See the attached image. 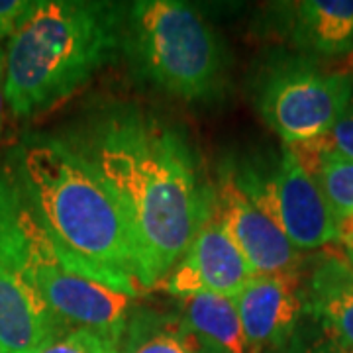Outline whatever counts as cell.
Here are the masks:
<instances>
[{"label":"cell","mask_w":353,"mask_h":353,"mask_svg":"<svg viewBox=\"0 0 353 353\" xmlns=\"http://www.w3.org/2000/svg\"><path fill=\"white\" fill-rule=\"evenodd\" d=\"M61 139L112 194L134 243L139 285L155 289L214 210V183L189 139L128 102L83 116Z\"/></svg>","instance_id":"cell-1"},{"label":"cell","mask_w":353,"mask_h":353,"mask_svg":"<svg viewBox=\"0 0 353 353\" xmlns=\"http://www.w3.org/2000/svg\"><path fill=\"white\" fill-rule=\"evenodd\" d=\"M39 220L104 285L139 299L134 243L112 194L61 136L30 134L6 155Z\"/></svg>","instance_id":"cell-2"},{"label":"cell","mask_w":353,"mask_h":353,"mask_svg":"<svg viewBox=\"0 0 353 353\" xmlns=\"http://www.w3.org/2000/svg\"><path fill=\"white\" fill-rule=\"evenodd\" d=\"M126 6L90 0H34L4 50V99L16 118L50 112L122 46Z\"/></svg>","instance_id":"cell-3"},{"label":"cell","mask_w":353,"mask_h":353,"mask_svg":"<svg viewBox=\"0 0 353 353\" xmlns=\"http://www.w3.org/2000/svg\"><path fill=\"white\" fill-rule=\"evenodd\" d=\"M0 267L38 290L71 328L122 343L138 299L104 285L53 240L8 159L0 161Z\"/></svg>","instance_id":"cell-4"},{"label":"cell","mask_w":353,"mask_h":353,"mask_svg":"<svg viewBox=\"0 0 353 353\" xmlns=\"http://www.w3.org/2000/svg\"><path fill=\"white\" fill-rule=\"evenodd\" d=\"M120 48L138 79L173 99L210 104L226 94V43L214 26L187 2L128 4Z\"/></svg>","instance_id":"cell-5"},{"label":"cell","mask_w":353,"mask_h":353,"mask_svg":"<svg viewBox=\"0 0 353 353\" xmlns=\"http://www.w3.org/2000/svg\"><path fill=\"white\" fill-rule=\"evenodd\" d=\"M224 167L299 252L340 241L338 222L324 192L289 148L273 155H250Z\"/></svg>","instance_id":"cell-6"},{"label":"cell","mask_w":353,"mask_h":353,"mask_svg":"<svg viewBox=\"0 0 353 353\" xmlns=\"http://www.w3.org/2000/svg\"><path fill=\"white\" fill-rule=\"evenodd\" d=\"M353 101V77L326 71L308 59H283L265 69L255 92L263 122L285 145L328 134Z\"/></svg>","instance_id":"cell-7"},{"label":"cell","mask_w":353,"mask_h":353,"mask_svg":"<svg viewBox=\"0 0 353 353\" xmlns=\"http://www.w3.org/2000/svg\"><path fill=\"white\" fill-rule=\"evenodd\" d=\"M257 273L230 238L216 214L206 218L187 252L157 285L176 301L196 294H220L234 299Z\"/></svg>","instance_id":"cell-8"},{"label":"cell","mask_w":353,"mask_h":353,"mask_svg":"<svg viewBox=\"0 0 353 353\" xmlns=\"http://www.w3.org/2000/svg\"><path fill=\"white\" fill-rule=\"evenodd\" d=\"M214 204L216 214L230 238L257 275L303 271V252H299L283 230L257 208L248 194H243L226 167H222L214 181Z\"/></svg>","instance_id":"cell-9"},{"label":"cell","mask_w":353,"mask_h":353,"mask_svg":"<svg viewBox=\"0 0 353 353\" xmlns=\"http://www.w3.org/2000/svg\"><path fill=\"white\" fill-rule=\"evenodd\" d=\"M250 353L281 347L306 310L303 271L257 275L234 296Z\"/></svg>","instance_id":"cell-10"},{"label":"cell","mask_w":353,"mask_h":353,"mask_svg":"<svg viewBox=\"0 0 353 353\" xmlns=\"http://www.w3.org/2000/svg\"><path fill=\"white\" fill-rule=\"evenodd\" d=\"M71 326L24 279L0 267V347L36 353Z\"/></svg>","instance_id":"cell-11"},{"label":"cell","mask_w":353,"mask_h":353,"mask_svg":"<svg viewBox=\"0 0 353 353\" xmlns=\"http://www.w3.org/2000/svg\"><path fill=\"white\" fill-rule=\"evenodd\" d=\"M283 36L310 55L336 57L353 51V0H301L275 8Z\"/></svg>","instance_id":"cell-12"},{"label":"cell","mask_w":353,"mask_h":353,"mask_svg":"<svg viewBox=\"0 0 353 353\" xmlns=\"http://www.w3.org/2000/svg\"><path fill=\"white\" fill-rule=\"evenodd\" d=\"M120 353H220L201 338L176 310L136 306Z\"/></svg>","instance_id":"cell-13"},{"label":"cell","mask_w":353,"mask_h":353,"mask_svg":"<svg viewBox=\"0 0 353 353\" xmlns=\"http://www.w3.org/2000/svg\"><path fill=\"white\" fill-rule=\"evenodd\" d=\"M176 312L220 353H250L234 299L220 294H196L181 299Z\"/></svg>","instance_id":"cell-14"},{"label":"cell","mask_w":353,"mask_h":353,"mask_svg":"<svg viewBox=\"0 0 353 353\" xmlns=\"http://www.w3.org/2000/svg\"><path fill=\"white\" fill-rule=\"evenodd\" d=\"M314 176L338 222L340 241L353 238V161L336 153L316 152L308 145H285Z\"/></svg>","instance_id":"cell-15"},{"label":"cell","mask_w":353,"mask_h":353,"mask_svg":"<svg viewBox=\"0 0 353 353\" xmlns=\"http://www.w3.org/2000/svg\"><path fill=\"white\" fill-rule=\"evenodd\" d=\"M306 310L326 326L332 338L353 347V294L334 277L326 257H322L304 283Z\"/></svg>","instance_id":"cell-16"},{"label":"cell","mask_w":353,"mask_h":353,"mask_svg":"<svg viewBox=\"0 0 353 353\" xmlns=\"http://www.w3.org/2000/svg\"><path fill=\"white\" fill-rule=\"evenodd\" d=\"M36 353H120V345L94 330L71 328Z\"/></svg>","instance_id":"cell-17"},{"label":"cell","mask_w":353,"mask_h":353,"mask_svg":"<svg viewBox=\"0 0 353 353\" xmlns=\"http://www.w3.org/2000/svg\"><path fill=\"white\" fill-rule=\"evenodd\" d=\"M303 145H308L316 152L336 153L353 161V101L347 104V108L341 112L328 134L312 141H306Z\"/></svg>","instance_id":"cell-18"},{"label":"cell","mask_w":353,"mask_h":353,"mask_svg":"<svg viewBox=\"0 0 353 353\" xmlns=\"http://www.w3.org/2000/svg\"><path fill=\"white\" fill-rule=\"evenodd\" d=\"M30 0H0V39L12 38L18 24L30 10Z\"/></svg>","instance_id":"cell-19"},{"label":"cell","mask_w":353,"mask_h":353,"mask_svg":"<svg viewBox=\"0 0 353 353\" xmlns=\"http://www.w3.org/2000/svg\"><path fill=\"white\" fill-rule=\"evenodd\" d=\"M328 261L330 269L334 277L340 281V285L353 294V263L347 259V255H338V253H326L324 255Z\"/></svg>","instance_id":"cell-20"},{"label":"cell","mask_w":353,"mask_h":353,"mask_svg":"<svg viewBox=\"0 0 353 353\" xmlns=\"http://www.w3.org/2000/svg\"><path fill=\"white\" fill-rule=\"evenodd\" d=\"M4 110H6V99H4V50H0V136L4 128Z\"/></svg>","instance_id":"cell-21"},{"label":"cell","mask_w":353,"mask_h":353,"mask_svg":"<svg viewBox=\"0 0 353 353\" xmlns=\"http://www.w3.org/2000/svg\"><path fill=\"white\" fill-rule=\"evenodd\" d=\"M322 353H353V347L345 345V343H341L340 340L332 338V336L328 334V343H326V347H324V352Z\"/></svg>","instance_id":"cell-22"},{"label":"cell","mask_w":353,"mask_h":353,"mask_svg":"<svg viewBox=\"0 0 353 353\" xmlns=\"http://www.w3.org/2000/svg\"><path fill=\"white\" fill-rule=\"evenodd\" d=\"M343 248H345V255H347V259L353 263V238L352 240L343 241Z\"/></svg>","instance_id":"cell-23"},{"label":"cell","mask_w":353,"mask_h":353,"mask_svg":"<svg viewBox=\"0 0 353 353\" xmlns=\"http://www.w3.org/2000/svg\"><path fill=\"white\" fill-rule=\"evenodd\" d=\"M0 353H4V350H2V347H0Z\"/></svg>","instance_id":"cell-24"}]
</instances>
